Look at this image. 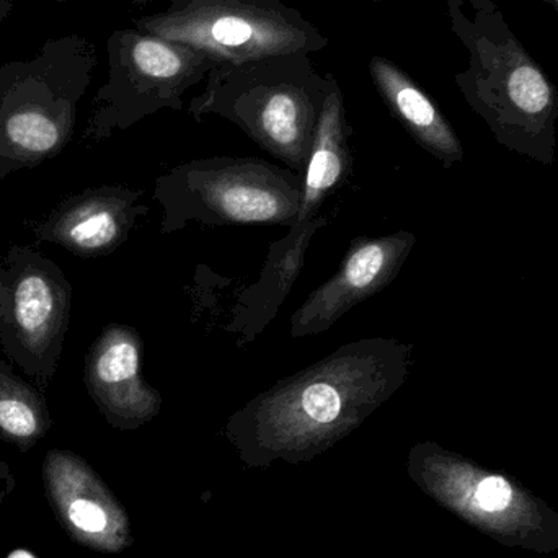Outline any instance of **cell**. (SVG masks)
<instances>
[{
  "mask_svg": "<svg viewBox=\"0 0 558 558\" xmlns=\"http://www.w3.org/2000/svg\"><path fill=\"white\" fill-rule=\"evenodd\" d=\"M58 3H68L71 0H54ZM16 0H0V23L5 22L15 9Z\"/></svg>",
  "mask_w": 558,
  "mask_h": 558,
  "instance_id": "cell-19",
  "label": "cell"
},
{
  "mask_svg": "<svg viewBox=\"0 0 558 558\" xmlns=\"http://www.w3.org/2000/svg\"><path fill=\"white\" fill-rule=\"evenodd\" d=\"M407 472L432 500L501 546L558 550V513L511 475L433 441L410 449Z\"/></svg>",
  "mask_w": 558,
  "mask_h": 558,
  "instance_id": "cell-6",
  "label": "cell"
},
{
  "mask_svg": "<svg viewBox=\"0 0 558 558\" xmlns=\"http://www.w3.org/2000/svg\"><path fill=\"white\" fill-rule=\"evenodd\" d=\"M131 3H134V5H147V3L150 2V0H130Z\"/></svg>",
  "mask_w": 558,
  "mask_h": 558,
  "instance_id": "cell-22",
  "label": "cell"
},
{
  "mask_svg": "<svg viewBox=\"0 0 558 558\" xmlns=\"http://www.w3.org/2000/svg\"><path fill=\"white\" fill-rule=\"evenodd\" d=\"M302 177L258 157H208L180 163L157 177L153 199L162 208L160 234L192 222L282 226L298 219Z\"/></svg>",
  "mask_w": 558,
  "mask_h": 558,
  "instance_id": "cell-5",
  "label": "cell"
},
{
  "mask_svg": "<svg viewBox=\"0 0 558 558\" xmlns=\"http://www.w3.org/2000/svg\"><path fill=\"white\" fill-rule=\"evenodd\" d=\"M3 260L0 348L45 392L64 351L72 286L62 268L36 248L15 245Z\"/></svg>",
  "mask_w": 558,
  "mask_h": 558,
  "instance_id": "cell-9",
  "label": "cell"
},
{
  "mask_svg": "<svg viewBox=\"0 0 558 558\" xmlns=\"http://www.w3.org/2000/svg\"><path fill=\"white\" fill-rule=\"evenodd\" d=\"M451 29L469 52L454 81L495 140L543 166L556 160L558 90L505 20L497 0H448Z\"/></svg>",
  "mask_w": 558,
  "mask_h": 558,
  "instance_id": "cell-2",
  "label": "cell"
},
{
  "mask_svg": "<svg viewBox=\"0 0 558 558\" xmlns=\"http://www.w3.org/2000/svg\"><path fill=\"white\" fill-rule=\"evenodd\" d=\"M97 64L94 43L72 33L0 65V182L69 146Z\"/></svg>",
  "mask_w": 558,
  "mask_h": 558,
  "instance_id": "cell-3",
  "label": "cell"
},
{
  "mask_svg": "<svg viewBox=\"0 0 558 558\" xmlns=\"http://www.w3.org/2000/svg\"><path fill=\"white\" fill-rule=\"evenodd\" d=\"M367 69L377 94L392 117L422 149L438 159L445 169H451L464 159V147L448 118L412 75L380 54L369 59Z\"/></svg>",
  "mask_w": 558,
  "mask_h": 558,
  "instance_id": "cell-15",
  "label": "cell"
},
{
  "mask_svg": "<svg viewBox=\"0 0 558 558\" xmlns=\"http://www.w3.org/2000/svg\"><path fill=\"white\" fill-rule=\"evenodd\" d=\"M0 475H2L3 478V488L0 490V507H2L7 495L12 494L13 487H15V481H13L12 474H10L9 468H7L5 464H0Z\"/></svg>",
  "mask_w": 558,
  "mask_h": 558,
  "instance_id": "cell-18",
  "label": "cell"
},
{
  "mask_svg": "<svg viewBox=\"0 0 558 558\" xmlns=\"http://www.w3.org/2000/svg\"><path fill=\"white\" fill-rule=\"evenodd\" d=\"M7 558H36L33 557L32 554L26 553V550H15V553L10 554Z\"/></svg>",
  "mask_w": 558,
  "mask_h": 558,
  "instance_id": "cell-21",
  "label": "cell"
},
{
  "mask_svg": "<svg viewBox=\"0 0 558 558\" xmlns=\"http://www.w3.org/2000/svg\"><path fill=\"white\" fill-rule=\"evenodd\" d=\"M107 54L108 78L92 100L84 143H101L160 110H182L186 92L215 69L190 46L136 28L111 33Z\"/></svg>",
  "mask_w": 558,
  "mask_h": 558,
  "instance_id": "cell-8",
  "label": "cell"
},
{
  "mask_svg": "<svg viewBox=\"0 0 558 558\" xmlns=\"http://www.w3.org/2000/svg\"><path fill=\"white\" fill-rule=\"evenodd\" d=\"M327 88L328 74L307 54L275 56L213 69L189 113L198 123L209 114L231 121L302 177Z\"/></svg>",
  "mask_w": 558,
  "mask_h": 558,
  "instance_id": "cell-4",
  "label": "cell"
},
{
  "mask_svg": "<svg viewBox=\"0 0 558 558\" xmlns=\"http://www.w3.org/2000/svg\"><path fill=\"white\" fill-rule=\"evenodd\" d=\"M344 95L333 75L328 74L324 107L312 137L302 173V196L295 225L318 216L324 203L335 195L351 173L350 136Z\"/></svg>",
  "mask_w": 558,
  "mask_h": 558,
  "instance_id": "cell-16",
  "label": "cell"
},
{
  "mask_svg": "<svg viewBox=\"0 0 558 558\" xmlns=\"http://www.w3.org/2000/svg\"><path fill=\"white\" fill-rule=\"evenodd\" d=\"M143 196L144 190L124 185L87 189L62 199L43 221L28 222V229L39 242L59 245L75 257H107L149 211Z\"/></svg>",
  "mask_w": 558,
  "mask_h": 558,
  "instance_id": "cell-13",
  "label": "cell"
},
{
  "mask_svg": "<svg viewBox=\"0 0 558 558\" xmlns=\"http://www.w3.org/2000/svg\"><path fill=\"white\" fill-rule=\"evenodd\" d=\"M415 244V234L410 231L353 239L337 274L311 292L291 315V337L324 333L348 311L384 291L399 277Z\"/></svg>",
  "mask_w": 558,
  "mask_h": 558,
  "instance_id": "cell-10",
  "label": "cell"
},
{
  "mask_svg": "<svg viewBox=\"0 0 558 558\" xmlns=\"http://www.w3.org/2000/svg\"><path fill=\"white\" fill-rule=\"evenodd\" d=\"M3 282H5V260L0 258V308H2Z\"/></svg>",
  "mask_w": 558,
  "mask_h": 558,
  "instance_id": "cell-20",
  "label": "cell"
},
{
  "mask_svg": "<svg viewBox=\"0 0 558 558\" xmlns=\"http://www.w3.org/2000/svg\"><path fill=\"white\" fill-rule=\"evenodd\" d=\"M544 2L549 3V5H553L554 10H556L558 15V0H544Z\"/></svg>",
  "mask_w": 558,
  "mask_h": 558,
  "instance_id": "cell-23",
  "label": "cell"
},
{
  "mask_svg": "<svg viewBox=\"0 0 558 558\" xmlns=\"http://www.w3.org/2000/svg\"><path fill=\"white\" fill-rule=\"evenodd\" d=\"M134 28L205 54L215 68L324 51L330 39L282 0H170Z\"/></svg>",
  "mask_w": 558,
  "mask_h": 558,
  "instance_id": "cell-7",
  "label": "cell"
},
{
  "mask_svg": "<svg viewBox=\"0 0 558 558\" xmlns=\"http://www.w3.org/2000/svg\"><path fill=\"white\" fill-rule=\"evenodd\" d=\"M144 341L130 325L110 324L85 356L88 397L108 425L133 432L153 422L162 410V393L143 377Z\"/></svg>",
  "mask_w": 558,
  "mask_h": 558,
  "instance_id": "cell-12",
  "label": "cell"
},
{
  "mask_svg": "<svg viewBox=\"0 0 558 558\" xmlns=\"http://www.w3.org/2000/svg\"><path fill=\"white\" fill-rule=\"evenodd\" d=\"M371 2L380 3V2H386V0H371Z\"/></svg>",
  "mask_w": 558,
  "mask_h": 558,
  "instance_id": "cell-24",
  "label": "cell"
},
{
  "mask_svg": "<svg viewBox=\"0 0 558 558\" xmlns=\"http://www.w3.org/2000/svg\"><path fill=\"white\" fill-rule=\"evenodd\" d=\"M46 497L74 543L118 554L133 544L130 518L113 492L81 456L52 449L43 462Z\"/></svg>",
  "mask_w": 558,
  "mask_h": 558,
  "instance_id": "cell-11",
  "label": "cell"
},
{
  "mask_svg": "<svg viewBox=\"0 0 558 558\" xmlns=\"http://www.w3.org/2000/svg\"><path fill=\"white\" fill-rule=\"evenodd\" d=\"M327 225L325 216H315L311 221L292 226L284 238L270 245L258 281L242 289L226 327L238 337L239 348L254 343L277 318L282 302L304 270L312 239Z\"/></svg>",
  "mask_w": 558,
  "mask_h": 558,
  "instance_id": "cell-14",
  "label": "cell"
},
{
  "mask_svg": "<svg viewBox=\"0 0 558 558\" xmlns=\"http://www.w3.org/2000/svg\"><path fill=\"white\" fill-rule=\"evenodd\" d=\"M51 428V410L43 390L23 380L0 357V439L25 452Z\"/></svg>",
  "mask_w": 558,
  "mask_h": 558,
  "instance_id": "cell-17",
  "label": "cell"
},
{
  "mask_svg": "<svg viewBox=\"0 0 558 558\" xmlns=\"http://www.w3.org/2000/svg\"><path fill=\"white\" fill-rule=\"evenodd\" d=\"M412 364V344L396 338L341 344L248 400L226 423V438L248 469L312 461L379 410Z\"/></svg>",
  "mask_w": 558,
  "mask_h": 558,
  "instance_id": "cell-1",
  "label": "cell"
}]
</instances>
